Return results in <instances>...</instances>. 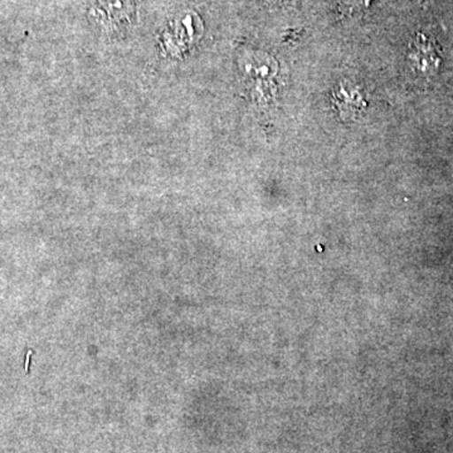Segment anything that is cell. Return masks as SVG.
<instances>
[{
    "label": "cell",
    "instance_id": "6da1fadb",
    "mask_svg": "<svg viewBox=\"0 0 453 453\" xmlns=\"http://www.w3.org/2000/svg\"><path fill=\"white\" fill-rule=\"evenodd\" d=\"M411 61L413 67L422 73H434L441 62L434 42L428 40L426 35H417L411 52Z\"/></svg>",
    "mask_w": 453,
    "mask_h": 453
},
{
    "label": "cell",
    "instance_id": "7a4b0ae2",
    "mask_svg": "<svg viewBox=\"0 0 453 453\" xmlns=\"http://www.w3.org/2000/svg\"><path fill=\"white\" fill-rule=\"evenodd\" d=\"M100 2L115 16H127L131 7L129 0H100Z\"/></svg>",
    "mask_w": 453,
    "mask_h": 453
},
{
    "label": "cell",
    "instance_id": "3957f363",
    "mask_svg": "<svg viewBox=\"0 0 453 453\" xmlns=\"http://www.w3.org/2000/svg\"><path fill=\"white\" fill-rule=\"evenodd\" d=\"M349 3H350L351 5L356 4H363L365 3V0H348Z\"/></svg>",
    "mask_w": 453,
    "mask_h": 453
}]
</instances>
